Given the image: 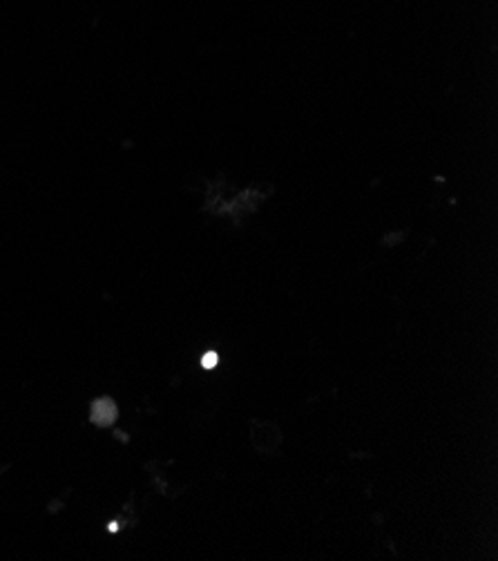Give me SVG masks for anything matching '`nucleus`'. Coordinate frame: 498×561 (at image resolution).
Returning a JSON list of instances; mask_svg holds the SVG:
<instances>
[{
	"mask_svg": "<svg viewBox=\"0 0 498 561\" xmlns=\"http://www.w3.org/2000/svg\"><path fill=\"white\" fill-rule=\"evenodd\" d=\"M117 403L113 399H96L90 410V419L96 427H109L117 421Z\"/></svg>",
	"mask_w": 498,
	"mask_h": 561,
	"instance_id": "f257e3e1",
	"label": "nucleus"
},
{
	"mask_svg": "<svg viewBox=\"0 0 498 561\" xmlns=\"http://www.w3.org/2000/svg\"><path fill=\"white\" fill-rule=\"evenodd\" d=\"M217 363H219V356H217L215 352H208V354L201 358V365H204L206 369H212V367H217Z\"/></svg>",
	"mask_w": 498,
	"mask_h": 561,
	"instance_id": "f03ea898",
	"label": "nucleus"
}]
</instances>
